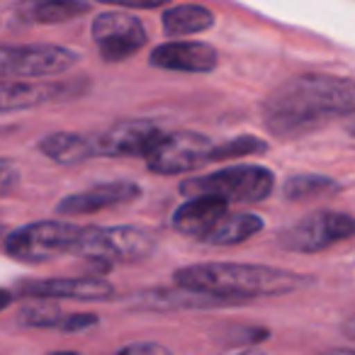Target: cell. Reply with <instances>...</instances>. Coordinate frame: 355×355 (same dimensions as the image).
Segmentation results:
<instances>
[{"instance_id":"obj_1","label":"cell","mask_w":355,"mask_h":355,"mask_svg":"<svg viewBox=\"0 0 355 355\" xmlns=\"http://www.w3.org/2000/svg\"><path fill=\"white\" fill-rule=\"evenodd\" d=\"M350 112H355V80L334 73L295 76L261 105L263 127L277 139H302Z\"/></svg>"},{"instance_id":"obj_14","label":"cell","mask_w":355,"mask_h":355,"mask_svg":"<svg viewBox=\"0 0 355 355\" xmlns=\"http://www.w3.org/2000/svg\"><path fill=\"white\" fill-rule=\"evenodd\" d=\"M234 304H241V302L188 285H178L175 290H146L137 295L139 309H153V311L219 309V306H234Z\"/></svg>"},{"instance_id":"obj_27","label":"cell","mask_w":355,"mask_h":355,"mask_svg":"<svg viewBox=\"0 0 355 355\" xmlns=\"http://www.w3.org/2000/svg\"><path fill=\"white\" fill-rule=\"evenodd\" d=\"M122 355H168V348L153 340H144V343H129L119 348Z\"/></svg>"},{"instance_id":"obj_19","label":"cell","mask_w":355,"mask_h":355,"mask_svg":"<svg viewBox=\"0 0 355 355\" xmlns=\"http://www.w3.org/2000/svg\"><path fill=\"white\" fill-rule=\"evenodd\" d=\"M263 227H266V222L253 212H227L217 222V227L202 239V243L219 248L236 246V243H243L256 234H261Z\"/></svg>"},{"instance_id":"obj_18","label":"cell","mask_w":355,"mask_h":355,"mask_svg":"<svg viewBox=\"0 0 355 355\" xmlns=\"http://www.w3.org/2000/svg\"><path fill=\"white\" fill-rule=\"evenodd\" d=\"M40 151L46 158L61 166H76L88 158H95V134H76V132H54L46 134L40 141Z\"/></svg>"},{"instance_id":"obj_29","label":"cell","mask_w":355,"mask_h":355,"mask_svg":"<svg viewBox=\"0 0 355 355\" xmlns=\"http://www.w3.org/2000/svg\"><path fill=\"white\" fill-rule=\"evenodd\" d=\"M12 300H15V295H12L10 290H3V287H0V311H6L8 306L12 304Z\"/></svg>"},{"instance_id":"obj_25","label":"cell","mask_w":355,"mask_h":355,"mask_svg":"<svg viewBox=\"0 0 355 355\" xmlns=\"http://www.w3.org/2000/svg\"><path fill=\"white\" fill-rule=\"evenodd\" d=\"M98 321L100 319L95 314H66L64 321L59 324V331L61 334H78V331L98 326Z\"/></svg>"},{"instance_id":"obj_21","label":"cell","mask_w":355,"mask_h":355,"mask_svg":"<svg viewBox=\"0 0 355 355\" xmlns=\"http://www.w3.org/2000/svg\"><path fill=\"white\" fill-rule=\"evenodd\" d=\"M340 193V185L336 178L319 175V173H297L290 175L282 185V198L290 202H306L314 198H326V195Z\"/></svg>"},{"instance_id":"obj_3","label":"cell","mask_w":355,"mask_h":355,"mask_svg":"<svg viewBox=\"0 0 355 355\" xmlns=\"http://www.w3.org/2000/svg\"><path fill=\"white\" fill-rule=\"evenodd\" d=\"M180 193L185 198L193 195H214L227 200L229 205H256L270 198L275 190V173L256 163H241L214 171L209 175H198L180 183Z\"/></svg>"},{"instance_id":"obj_32","label":"cell","mask_w":355,"mask_h":355,"mask_svg":"<svg viewBox=\"0 0 355 355\" xmlns=\"http://www.w3.org/2000/svg\"><path fill=\"white\" fill-rule=\"evenodd\" d=\"M3 239H6V229L0 227V241H3Z\"/></svg>"},{"instance_id":"obj_22","label":"cell","mask_w":355,"mask_h":355,"mask_svg":"<svg viewBox=\"0 0 355 355\" xmlns=\"http://www.w3.org/2000/svg\"><path fill=\"white\" fill-rule=\"evenodd\" d=\"M64 316L66 314L59 309L56 300H42V297H37L32 304H27L20 309L17 324L27 326V329H59Z\"/></svg>"},{"instance_id":"obj_13","label":"cell","mask_w":355,"mask_h":355,"mask_svg":"<svg viewBox=\"0 0 355 355\" xmlns=\"http://www.w3.org/2000/svg\"><path fill=\"white\" fill-rule=\"evenodd\" d=\"M151 66L163 71H178V73H209L217 69L219 51L205 42H180L171 40L156 46L148 56Z\"/></svg>"},{"instance_id":"obj_20","label":"cell","mask_w":355,"mask_h":355,"mask_svg":"<svg viewBox=\"0 0 355 355\" xmlns=\"http://www.w3.org/2000/svg\"><path fill=\"white\" fill-rule=\"evenodd\" d=\"M163 32L166 37L200 35L214 27V12L198 3H180L163 12Z\"/></svg>"},{"instance_id":"obj_4","label":"cell","mask_w":355,"mask_h":355,"mask_svg":"<svg viewBox=\"0 0 355 355\" xmlns=\"http://www.w3.org/2000/svg\"><path fill=\"white\" fill-rule=\"evenodd\" d=\"M153 236L139 227H85L69 253L103 266H119L144 261L153 253Z\"/></svg>"},{"instance_id":"obj_28","label":"cell","mask_w":355,"mask_h":355,"mask_svg":"<svg viewBox=\"0 0 355 355\" xmlns=\"http://www.w3.org/2000/svg\"><path fill=\"white\" fill-rule=\"evenodd\" d=\"M103 6H119V8H137V10H153V8L168 6L171 0H95Z\"/></svg>"},{"instance_id":"obj_15","label":"cell","mask_w":355,"mask_h":355,"mask_svg":"<svg viewBox=\"0 0 355 355\" xmlns=\"http://www.w3.org/2000/svg\"><path fill=\"white\" fill-rule=\"evenodd\" d=\"M229 212V202L214 195H193L173 212V229L202 241L217 222Z\"/></svg>"},{"instance_id":"obj_17","label":"cell","mask_w":355,"mask_h":355,"mask_svg":"<svg viewBox=\"0 0 355 355\" xmlns=\"http://www.w3.org/2000/svg\"><path fill=\"white\" fill-rule=\"evenodd\" d=\"M88 10L90 0H22L12 17L22 25H61L85 15Z\"/></svg>"},{"instance_id":"obj_6","label":"cell","mask_w":355,"mask_h":355,"mask_svg":"<svg viewBox=\"0 0 355 355\" xmlns=\"http://www.w3.org/2000/svg\"><path fill=\"white\" fill-rule=\"evenodd\" d=\"M355 236V217L336 209H319L306 214L292 227L282 229L277 234L280 248L290 253H321L326 248L336 246L340 241H348Z\"/></svg>"},{"instance_id":"obj_5","label":"cell","mask_w":355,"mask_h":355,"mask_svg":"<svg viewBox=\"0 0 355 355\" xmlns=\"http://www.w3.org/2000/svg\"><path fill=\"white\" fill-rule=\"evenodd\" d=\"M78 232L80 229L76 224L61 222V219L25 224V227L6 234L3 251L12 261L37 266V263H46L51 258L61 256V253H69Z\"/></svg>"},{"instance_id":"obj_10","label":"cell","mask_w":355,"mask_h":355,"mask_svg":"<svg viewBox=\"0 0 355 355\" xmlns=\"http://www.w3.org/2000/svg\"><path fill=\"white\" fill-rule=\"evenodd\" d=\"M163 129L146 119H127V122L112 124L105 132L95 134V151L98 156H112V158H129L141 156L156 146V141L163 137Z\"/></svg>"},{"instance_id":"obj_7","label":"cell","mask_w":355,"mask_h":355,"mask_svg":"<svg viewBox=\"0 0 355 355\" xmlns=\"http://www.w3.org/2000/svg\"><path fill=\"white\" fill-rule=\"evenodd\" d=\"M78 61V51L56 44L0 46V78H49L66 73Z\"/></svg>"},{"instance_id":"obj_9","label":"cell","mask_w":355,"mask_h":355,"mask_svg":"<svg viewBox=\"0 0 355 355\" xmlns=\"http://www.w3.org/2000/svg\"><path fill=\"white\" fill-rule=\"evenodd\" d=\"M90 35H93L98 54L105 64H122V61L132 59L148 42L144 22L119 10H110L95 17Z\"/></svg>"},{"instance_id":"obj_26","label":"cell","mask_w":355,"mask_h":355,"mask_svg":"<svg viewBox=\"0 0 355 355\" xmlns=\"http://www.w3.org/2000/svg\"><path fill=\"white\" fill-rule=\"evenodd\" d=\"M17 185H20V168L6 158H0V198L10 195Z\"/></svg>"},{"instance_id":"obj_16","label":"cell","mask_w":355,"mask_h":355,"mask_svg":"<svg viewBox=\"0 0 355 355\" xmlns=\"http://www.w3.org/2000/svg\"><path fill=\"white\" fill-rule=\"evenodd\" d=\"M73 80L69 83H17L10 78H0V114L6 112H22V110L40 107L44 103H54L56 98H66L69 88Z\"/></svg>"},{"instance_id":"obj_30","label":"cell","mask_w":355,"mask_h":355,"mask_svg":"<svg viewBox=\"0 0 355 355\" xmlns=\"http://www.w3.org/2000/svg\"><path fill=\"white\" fill-rule=\"evenodd\" d=\"M343 336H345V338H350V340H355V314L350 316V319L343 321Z\"/></svg>"},{"instance_id":"obj_11","label":"cell","mask_w":355,"mask_h":355,"mask_svg":"<svg viewBox=\"0 0 355 355\" xmlns=\"http://www.w3.org/2000/svg\"><path fill=\"white\" fill-rule=\"evenodd\" d=\"M17 297L30 300H76L107 302L114 297V285L103 277H51V280H27L15 290Z\"/></svg>"},{"instance_id":"obj_2","label":"cell","mask_w":355,"mask_h":355,"mask_svg":"<svg viewBox=\"0 0 355 355\" xmlns=\"http://www.w3.org/2000/svg\"><path fill=\"white\" fill-rule=\"evenodd\" d=\"M173 277L178 285L232 297L241 304L256 297L287 295L306 285V277L300 272L272 266H248V263H195L178 268Z\"/></svg>"},{"instance_id":"obj_23","label":"cell","mask_w":355,"mask_h":355,"mask_svg":"<svg viewBox=\"0 0 355 355\" xmlns=\"http://www.w3.org/2000/svg\"><path fill=\"white\" fill-rule=\"evenodd\" d=\"M268 141L253 134H241V137L227 139L212 146V158L209 161H234V158H246V156H261L268 151Z\"/></svg>"},{"instance_id":"obj_31","label":"cell","mask_w":355,"mask_h":355,"mask_svg":"<svg viewBox=\"0 0 355 355\" xmlns=\"http://www.w3.org/2000/svg\"><path fill=\"white\" fill-rule=\"evenodd\" d=\"M343 127H345V132H348L350 137H355V112H350L348 117H345V124H343Z\"/></svg>"},{"instance_id":"obj_12","label":"cell","mask_w":355,"mask_h":355,"mask_svg":"<svg viewBox=\"0 0 355 355\" xmlns=\"http://www.w3.org/2000/svg\"><path fill=\"white\" fill-rule=\"evenodd\" d=\"M141 195V188L132 180H112V183H100L80 193H71L56 205L59 217H85V214L105 212V209L122 207Z\"/></svg>"},{"instance_id":"obj_24","label":"cell","mask_w":355,"mask_h":355,"mask_svg":"<svg viewBox=\"0 0 355 355\" xmlns=\"http://www.w3.org/2000/svg\"><path fill=\"white\" fill-rule=\"evenodd\" d=\"M268 338H270V331L263 326H229L219 340L224 345H258Z\"/></svg>"},{"instance_id":"obj_8","label":"cell","mask_w":355,"mask_h":355,"mask_svg":"<svg viewBox=\"0 0 355 355\" xmlns=\"http://www.w3.org/2000/svg\"><path fill=\"white\" fill-rule=\"evenodd\" d=\"M212 139L198 132L163 134L146 153V168L156 175H183L212 158Z\"/></svg>"}]
</instances>
